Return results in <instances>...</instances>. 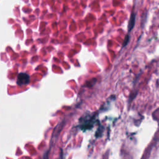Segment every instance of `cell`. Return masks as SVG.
I'll use <instances>...</instances> for the list:
<instances>
[{
    "instance_id": "obj_1",
    "label": "cell",
    "mask_w": 159,
    "mask_h": 159,
    "mask_svg": "<svg viewBox=\"0 0 159 159\" xmlns=\"http://www.w3.org/2000/svg\"><path fill=\"white\" fill-rule=\"evenodd\" d=\"M30 78L29 76L26 74L22 73V74H19L18 76V79H17V83L20 86L26 85L29 83Z\"/></svg>"
},
{
    "instance_id": "obj_4",
    "label": "cell",
    "mask_w": 159,
    "mask_h": 159,
    "mask_svg": "<svg viewBox=\"0 0 159 159\" xmlns=\"http://www.w3.org/2000/svg\"><path fill=\"white\" fill-rule=\"evenodd\" d=\"M129 35H127L125 37V39H124V41L123 43V47H124L127 44V43L129 42Z\"/></svg>"
},
{
    "instance_id": "obj_3",
    "label": "cell",
    "mask_w": 159,
    "mask_h": 159,
    "mask_svg": "<svg viewBox=\"0 0 159 159\" xmlns=\"http://www.w3.org/2000/svg\"><path fill=\"white\" fill-rule=\"evenodd\" d=\"M135 21H136V15L134 13H132L131 18H130V20L129 22V24H128V31L131 32L133 28H134V25H135Z\"/></svg>"
},
{
    "instance_id": "obj_2",
    "label": "cell",
    "mask_w": 159,
    "mask_h": 159,
    "mask_svg": "<svg viewBox=\"0 0 159 159\" xmlns=\"http://www.w3.org/2000/svg\"><path fill=\"white\" fill-rule=\"evenodd\" d=\"M93 119L89 118L88 116L83 118L81 120V129H88L92 127V124H93Z\"/></svg>"
}]
</instances>
